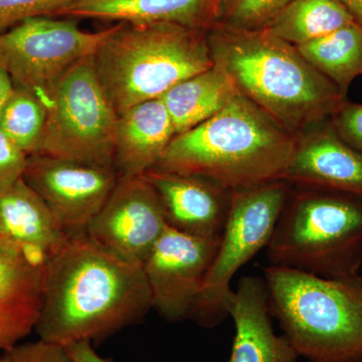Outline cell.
Returning <instances> with one entry per match:
<instances>
[{"label": "cell", "instance_id": "cell-1", "mask_svg": "<svg viewBox=\"0 0 362 362\" xmlns=\"http://www.w3.org/2000/svg\"><path fill=\"white\" fill-rule=\"evenodd\" d=\"M152 308L142 266L119 258L86 233L68 235L45 258L44 299L35 331L66 345L99 341Z\"/></svg>", "mask_w": 362, "mask_h": 362}, {"label": "cell", "instance_id": "cell-2", "mask_svg": "<svg viewBox=\"0 0 362 362\" xmlns=\"http://www.w3.org/2000/svg\"><path fill=\"white\" fill-rule=\"evenodd\" d=\"M214 64L240 94L295 135L332 117L344 103L337 86L311 66L296 47L268 30H207Z\"/></svg>", "mask_w": 362, "mask_h": 362}, {"label": "cell", "instance_id": "cell-3", "mask_svg": "<svg viewBox=\"0 0 362 362\" xmlns=\"http://www.w3.org/2000/svg\"><path fill=\"white\" fill-rule=\"evenodd\" d=\"M296 142L297 135L239 92L216 115L175 135L154 168L238 192L283 180Z\"/></svg>", "mask_w": 362, "mask_h": 362}, {"label": "cell", "instance_id": "cell-4", "mask_svg": "<svg viewBox=\"0 0 362 362\" xmlns=\"http://www.w3.org/2000/svg\"><path fill=\"white\" fill-rule=\"evenodd\" d=\"M272 317L309 362H362V281L270 265L264 272Z\"/></svg>", "mask_w": 362, "mask_h": 362}, {"label": "cell", "instance_id": "cell-5", "mask_svg": "<svg viewBox=\"0 0 362 362\" xmlns=\"http://www.w3.org/2000/svg\"><path fill=\"white\" fill-rule=\"evenodd\" d=\"M93 61L118 116L214 66L207 30L175 23H117Z\"/></svg>", "mask_w": 362, "mask_h": 362}, {"label": "cell", "instance_id": "cell-6", "mask_svg": "<svg viewBox=\"0 0 362 362\" xmlns=\"http://www.w3.org/2000/svg\"><path fill=\"white\" fill-rule=\"evenodd\" d=\"M339 194L309 187L289 192L267 247L271 265L350 276L362 247V204Z\"/></svg>", "mask_w": 362, "mask_h": 362}, {"label": "cell", "instance_id": "cell-7", "mask_svg": "<svg viewBox=\"0 0 362 362\" xmlns=\"http://www.w3.org/2000/svg\"><path fill=\"white\" fill-rule=\"evenodd\" d=\"M118 118L93 57L82 59L52 90L37 154L115 168Z\"/></svg>", "mask_w": 362, "mask_h": 362}, {"label": "cell", "instance_id": "cell-8", "mask_svg": "<svg viewBox=\"0 0 362 362\" xmlns=\"http://www.w3.org/2000/svg\"><path fill=\"white\" fill-rule=\"evenodd\" d=\"M290 192L284 180L232 194L218 249L190 318L213 328L230 316L233 279L261 250L267 249Z\"/></svg>", "mask_w": 362, "mask_h": 362}, {"label": "cell", "instance_id": "cell-9", "mask_svg": "<svg viewBox=\"0 0 362 362\" xmlns=\"http://www.w3.org/2000/svg\"><path fill=\"white\" fill-rule=\"evenodd\" d=\"M115 28L88 33L71 20L30 18L0 35V66L14 86L33 92L47 108L59 81L94 56Z\"/></svg>", "mask_w": 362, "mask_h": 362}, {"label": "cell", "instance_id": "cell-10", "mask_svg": "<svg viewBox=\"0 0 362 362\" xmlns=\"http://www.w3.org/2000/svg\"><path fill=\"white\" fill-rule=\"evenodd\" d=\"M23 180L44 199L68 235L86 233L116 187L114 168L33 154Z\"/></svg>", "mask_w": 362, "mask_h": 362}, {"label": "cell", "instance_id": "cell-11", "mask_svg": "<svg viewBox=\"0 0 362 362\" xmlns=\"http://www.w3.org/2000/svg\"><path fill=\"white\" fill-rule=\"evenodd\" d=\"M218 240L194 237L168 226L152 247L142 268L152 308L165 320L177 322L192 316Z\"/></svg>", "mask_w": 362, "mask_h": 362}, {"label": "cell", "instance_id": "cell-12", "mask_svg": "<svg viewBox=\"0 0 362 362\" xmlns=\"http://www.w3.org/2000/svg\"><path fill=\"white\" fill-rule=\"evenodd\" d=\"M166 226L160 199L144 176H119L86 235L119 258L142 266Z\"/></svg>", "mask_w": 362, "mask_h": 362}, {"label": "cell", "instance_id": "cell-13", "mask_svg": "<svg viewBox=\"0 0 362 362\" xmlns=\"http://www.w3.org/2000/svg\"><path fill=\"white\" fill-rule=\"evenodd\" d=\"M47 256L0 237V350L20 344L35 331L44 299Z\"/></svg>", "mask_w": 362, "mask_h": 362}, {"label": "cell", "instance_id": "cell-14", "mask_svg": "<svg viewBox=\"0 0 362 362\" xmlns=\"http://www.w3.org/2000/svg\"><path fill=\"white\" fill-rule=\"evenodd\" d=\"M143 176L158 195L168 226L194 237L220 240L232 192L201 176L161 169H150Z\"/></svg>", "mask_w": 362, "mask_h": 362}, {"label": "cell", "instance_id": "cell-15", "mask_svg": "<svg viewBox=\"0 0 362 362\" xmlns=\"http://www.w3.org/2000/svg\"><path fill=\"white\" fill-rule=\"evenodd\" d=\"M283 180L362 197V153L343 141L332 126L318 124L297 136Z\"/></svg>", "mask_w": 362, "mask_h": 362}, {"label": "cell", "instance_id": "cell-16", "mask_svg": "<svg viewBox=\"0 0 362 362\" xmlns=\"http://www.w3.org/2000/svg\"><path fill=\"white\" fill-rule=\"evenodd\" d=\"M230 316L235 337L228 362L298 361L299 356L289 340L274 331L264 279H240L233 290Z\"/></svg>", "mask_w": 362, "mask_h": 362}, {"label": "cell", "instance_id": "cell-17", "mask_svg": "<svg viewBox=\"0 0 362 362\" xmlns=\"http://www.w3.org/2000/svg\"><path fill=\"white\" fill-rule=\"evenodd\" d=\"M163 100H150L121 114L117 124L115 168L120 177L156 168L175 136Z\"/></svg>", "mask_w": 362, "mask_h": 362}, {"label": "cell", "instance_id": "cell-18", "mask_svg": "<svg viewBox=\"0 0 362 362\" xmlns=\"http://www.w3.org/2000/svg\"><path fill=\"white\" fill-rule=\"evenodd\" d=\"M221 0H77L58 16L118 21L128 25L175 23L209 30Z\"/></svg>", "mask_w": 362, "mask_h": 362}, {"label": "cell", "instance_id": "cell-19", "mask_svg": "<svg viewBox=\"0 0 362 362\" xmlns=\"http://www.w3.org/2000/svg\"><path fill=\"white\" fill-rule=\"evenodd\" d=\"M0 237L47 256L63 244L68 235L44 199L21 178L0 190Z\"/></svg>", "mask_w": 362, "mask_h": 362}, {"label": "cell", "instance_id": "cell-20", "mask_svg": "<svg viewBox=\"0 0 362 362\" xmlns=\"http://www.w3.org/2000/svg\"><path fill=\"white\" fill-rule=\"evenodd\" d=\"M238 93L232 78L214 64L175 86L161 99L177 135L216 115Z\"/></svg>", "mask_w": 362, "mask_h": 362}, {"label": "cell", "instance_id": "cell-21", "mask_svg": "<svg viewBox=\"0 0 362 362\" xmlns=\"http://www.w3.org/2000/svg\"><path fill=\"white\" fill-rule=\"evenodd\" d=\"M296 47L344 96L352 82L362 76V28L356 23Z\"/></svg>", "mask_w": 362, "mask_h": 362}, {"label": "cell", "instance_id": "cell-22", "mask_svg": "<svg viewBox=\"0 0 362 362\" xmlns=\"http://www.w3.org/2000/svg\"><path fill=\"white\" fill-rule=\"evenodd\" d=\"M352 23L354 18L337 0H292L266 30L300 47Z\"/></svg>", "mask_w": 362, "mask_h": 362}, {"label": "cell", "instance_id": "cell-23", "mask_svg": "<svg viewBox=\"0 0 362 362\" xmlns=\"http://www.w3.org/2000/svg\"><path fill=\"white\" fill-rule=\"evenodd\" d=\"M45 118L47 108L39 98L14 86L0 115V129L30 156L39 153Z\"/></svg>", "mask_w": 362, "mask_h": 362}, {"label": "cell", "instance_id": "cell-24", "mask_svg": "<svg viewBox=\"0 0 362 362\" xmlns=\"http://www.w3.org/2000/svg\"><path fill=\"white\" fill-rule=\"evenodd\" d=\"M291 1L292 0H221L214 25L230 30H263Z\"/></svg>", "mask_w": 362, "mask_h": 362}, {"label": "cell", "instance_id": "cell-25", "mask_svg": "<svg viewBox=\"0 0 362 362\" xmlns=\"http://www.w3.org/2000/svg\"><path fill=\"white\" fill-rule=\"evenodd\" d=\"M77 0H0V35L26 20L58 16Z\"/></svg>", "mask_w": 362, "mask_h": 362}, {"label": "cell", "instance_id": "cell-26", "mask_svg": "<svg viewBox=\"0 0 362 362\" xmlns=\"http://www.w3.org/2000/svg\"><path fill=\"white\" fill-rule=\"evenodd\" d=\"M4 354L8 362H74L65 346L40 339L20 343Z\"/></svg>", "mask_w": 362, "mask_h": 362}, {"label": "cell", "instance_id": "cell-27", "mask_svg": "<svg viewBox=\"0 0 362 362\" xmlns=\"http://www.w3.org/2000/svg\"><path fill=\"white\" fill-rule=\"evenodd\" d=\"M28 160V154L0 129V190L23 177Z\"/></svg>", "mask_w": 362, "mask_h": 362}, {"label": "cell", "instance_id": "cell-28", "mask_svg": "<svg viewBox=\"0 0 362 362\" xmlns=\"http://www.w3.org/2000/svg\"><path fill=\"white\" fill-rule=\"evenodd\" d=\"M331 118V126L337 135L362 153V104L344 102Z\"/></svg>", "mask_w": 362, "mask_h": 362}, {"label": "cell", "instance_id": "cell-29", "mask_svg": "<svg viewBox=\"0 0 362 362\" xmlns=\"http://www.w3.org/2000/svg\"><path fill=\"white\" fill-rule=\"evenodd\" d=\"M66 349L74 362H111L97 354L92 342L71 343L66 345Z\"/></svg>", "mask_w": 362, "mask_h": 362}, {"label": "cell", "instance_id": "cell-30", "mask_svg": "<svg viewBox=\"0 0 362 362\" xmlns=\"http://www.w3.org/2000/svg\"><path fill=\"white\" fill-rule=\"evenodd\" d=\"M14 89L13 78L4 69L0 66V115H1L2 109L6 105L7 100L11 97V93Z\"/></svg>", "mask_w": 362, "mask_h": 362}, {"label": "cell", "instance_id": "cell-31", "mask_svg": "<svg viewBox=\"0 0 362 362\" xmlns=\"http://www.w3.org/2000/svg\"><path fill=\"white\" fill-rule=\"evenodd\" d=\"M362 28V0H337Z\"/></svg>", "mask_w": 362, "mask_h": 362}, {"label": "cell", "instance_id": "cell-32", "mask_svg": "<svg viewBox=\"0 0 362 362\" xmlns=\"http://www.w3.org/2000/svg\"><path fill=\"white\" fill-rule=\"evenodd\" d=\"M0 362H8V361H7V358H6V356H0Z\"/></svg>", "mask_w": 362, "mask_h": 362}]
</instances>
